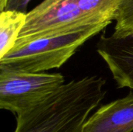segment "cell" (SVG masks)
<instances>
[{"instance_id": "cell-1", "label": "cell", "mask_w": 133, "mask_h": 132, "mask_svg": "<svg viewBox=\"0 0 133 132\" xmlns=\"http://www.w3.org/2000/svg\"><path fill=\"white\" fill-rule=\"evenodd\" d=\"M105 84L98 75L65 83L47 100L17 115L14 132H83L90 114L106 96Z\"/></svg>"}, {"instance_id": "cell-2", "label": "cell", "mask_w": 133, "mask_h": 132, "mask_svg": "<svg viewBox=\"0 0 133 132\" xmlns=\"http://www.w3.org/2000/svg\"><path fill=\"white\" fill-rule=\"evenodd\" d=\"M122 0H44L26 13L13 48L115 20ZM12 48V49H13Z\"/></svg>"}, {"instance_id": "cell-3", "label": "cell", "mask_w": 133, "mask_h": 132, "mask_svg": "<svg viewBox=\"0 0 133 132\" xmlns=\"http://www.w3.org/2000/svg\"><path fill=\"white\" fill-rule=\"evenodd\" d=\"M108 26H93L74 33L42 38L12 49L0 59V68L29 73L59 68L78 48Z\"/></svg>"}, {"instance_id": "cell-4", "label": "cell", "mask_w": 133, "mask_h": 132, "mask_svg": "<svg viewBox=\"0 0 133 132\" xmlns=\"http://www.w3.org/2000/svg\"><path fill=\"white\" fill-rule=\"evenodd\" d=\"M65 84L62 73H29L0 68V108L16 116L54 94Z\"/></svg>"}, {"instance_id": "cell-5", "label": "cell", "mask_w": 133, "mask_h": 132, "mask_svg": "<svg viewBox=\"0 0 133 132\" xmlns=\"http://www.w3.org/2000/svg\"><path fill=\"white\" fill-rule=\"evenodd\" d=\"M97 51L106 63L118 89L133 90V33L110 36L103 33Z\"/></svg>"}, {"instance_id": "cell-6", "label": "cell", "mask_w": 133, "mask_h": 132, "mask_svg": "<svg viewBox=\"0 0 133 132\" xmlns=\"http://www.w3.org/2000/svg\"><path fill=\"white\" fill-rule=\"evenodd\" d=\"M133 90L129 94L101 105L87 120L83 132H132Z\"/></svg>"}, {"instance_id": "cell-7", "label": "cell", "mask_w": 133, "mask_h": 132, "mask_svg": "<svg viewBox=\"0 0 133 132\" xmlns=\"http://www.w3.org/2000/svg\"><path fill=\"white\" fill-rule=\"evenodd\" d=\"M26 13L5 10L0 13V59L15 46L18 36L26 23Z\"/></svg>"}, {"instance_id": "cell-8", "label": "cell", "mask_w": 133, "mask_h": 132, "mask_svg": "<svg viewBox=\"0 0 133 132\" xmlns=\"http://www.w3.org/2000/svg\"><path fill=\"white\" fill-rule=\"evenodd\" d=\"M115 32L117 36L133 33V0H122L115 16Z\"/></svg>"}, {"instance_id": "cell-9", "label": "cell", "mask_w": 133, "mask_h": 132, "mask_svg": "<svg viewBox=\"0 0 133 132\" xmlns=\"http://www.w3.org/2000/svg\"><path fill=\"white\" fill-rule=\"evenodd\" d=\"M32 0H9L5 10H16L27 13V7Z\"/></svg>"}, {"instance_id": "cell-10", "label": "cell", "mask_w": 133, "mask_h": 132, "mask_svg": "<svg viewBox=\"0 0 133 132\" xmlns=\"http://www.w3.org/2000/svg\"><path fill=\"white\" fill-rule=\"evenodd\" d=\"M8 1L9 0H0V11L1 12H3L5 10Z\"/></svg>"}]
</instances>
